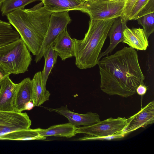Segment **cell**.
Here are the masks:
<instances>
[{"mask_svg":"<svg viewBox=\"0 0 154 154\" xmlns=\"http://www.w3.org/2000/svg\"><path fill=\"white\" fill-rule=\"evenodd\" d=\"M115 19H90L88 30L83 38H73L75 64L78 68H90L97 64L99 56Z\"/></svg>","mask_w":154,"mask_h":154,"instance_id":"3957f363","label":"cell"},{"mask_svg":"<svg viewBox=\"0 0 154 154\" xmlns=\"http://www.w3.org/2000/svg\"><path fill=\"white\" fill-rule=\"evenodd\" d=\"M41 128L32 129L30 128L14 131L0 137V140H45L46 137L40 136L39 131Z\"/></svg>","mask_w":154,"mask_h":154,"instance_id":"d6986e66","label":"cell"},{"mask_svg":"<svg viewBox=\"0 0 154 154\" xmlns=\"http://www.w3.org/2000/svg\"><path fill=\"white\" fill-rule=\"evenodd\" d=\"M137 0H127L125 5L124 15L128 20L132 9Z\"/></svg>","mask_w":154,"mask_h":154,"instance_id":"484cf974","label":"cell"},{"mask_svg":"<svg viewBox=\"0 0 154 154\" xmlns=\"http://www.w3.org/2000/svg\"><path fill=\"white\" fill-rule=\"evenodd\" d=\"M126 134L124 131L116 134L105 137H96L90 135L86 134L84 136L79 138L78 140L80 141H87L93 140H111L124 137Z\"/></svg>","mask_w":154,"mask_h":154,"instance_id":"d4e9b609","label":"cell"},{"mask_svg":"<svg viewBox=\"0 0 154 154\" xmlns=\"http://www.w3.org/2000/svg\"><path fill=\"white\" fill-rule=\"evenodd\" d=\"M154 122V101L149 103L138 112L127 119L124 131L126 134Z\"/></svg>","mask_w":154,"mask_h":154,"instance_id":"30bf717a","label":"cell"},{"mask_svg":"<svg viewBox=\"0 0 154 154\" xmlns=\"http://www.w3.org/2000/svg\"><path fill=\"white\" fill-rule=\"evenodd\" d=\"M111 1L115 2H126L127 0H110Z\"/></svg>","mask_w":154,"mask_h":154,"instance_id":"f546056e","label":"cell"},{"mask_svg":"<svg viewBox=\"0 0 154 154\" xmlns=\"http://www.w3.org/2000/svg\"><path fill=\"white\" fill-rule=\"evenodd\" d=\"M147 90V87L144 84H141L137 87L136 90V91L138 95L142 96L146 94Z\"/></svg>","mask_w":154,"mask_h":154,"instance_id":"4316f807","label":"cell"},{"mask_svg":"<svg viewBox=\"0 0 154 154\" xmlns=\"http://www.w3.org/2000/svg\"><path fill=\"white\" fill-rule=\"evenodd\" d=\"M74 41L67 29L61 32L52 45L53 50L62 60L74 57Z\"/></svg>","mask_w":154,"mask_h":154,"instance_id":"9a60e30c","label":"cell"},{"mask_svg":"<svg viewBox=\"0 0 154 154\" xmlns=\"http://www.w3.org/2000/svg\"><path fill=\"white\" fill-rule=\"evenodd\" d=\"M20 38L18 32L9 22L0 19V46L13 42Z\"/></svg>","mask_w":154,"mask_h":154,"instance_id":"7402d4cb","label":"cell"},{"mask_svg":"<svg viewBox=\"0 0 154 154\" xmlns=\"http://www.w3.org/2000/svg\"><path fill=\"white\" fill-rule=\"evenodd\" d=\"M32 80L33 83L32 102L35 106H38L49 100L51 94L43 85L41 71L36 73Z\"/></svg>","mask_w":154,"mask_h":154,"instance_id":"e0dca14e","label":"cell"},{"mask_svg":"<svg viewBox=\"0 0 154 154\" xmlns=\"http://www.w3.org/2000/svg\"><path fill=\"white\" fill-rule=\"evenodd\" d=\"M32 61L30 51L20 38L0 46V68L8 75L24 73Z\"/></svg>","mask_w":154,"mask_h":154,"instance_id":"277c9868","label":"cell"},{"mask_svg":"<svg viewBox=\"0 0 154 154\" xmlns=\"http://www.w3.org/2000/svg\"><path fill=\"white\" fill-rule=\"evenodd\" d=\"M9 76L10 75L7 74L0 68V84L4 79Z\"/></svg>","mask_w":154,"mask_h":154,"instance_id":"f1b7e54d","label":"cell"},{"mask_svg":"<svg viewBox=\"0 0 154 154\" xmlns=\"http://www.w3.org/2000/svg\"><path fill=\"white\" fill-rule=\"evenodd\" d=\"M31 123L26 112L0 111V137L14 131L29 128Z\"/></svg>","mask_w":154,"mask_h":154,"instance_id":"ba28073f","label":"cell"},{"mask_svg":"<svg viewBox=\"0 0 154 154\" xmlns=\"http://www.w3.org/2000/svg\"><path fill=\"white\" fill-rule=\"evenodd\" d=\"M154 12V0H137L133 7L128 20H137L138 18Z\"/></svg>","mask_w":154,"mask_h":154,"instance_id":"ffe728a7","label":"cell"},{"mask_svg":"<svg viewBox=\"0 0 154 154\" xmlns=\"http://www.w3.org/2000/svg\"><path fill=\"white\" fill-rule=\"evenodd\" d=\"M42 5L41 2L30 9H19L6 15L9 22L35 56L39 53L46 34L51 13Z\"/></svg>","mask_w":154,"mask_h":154,"instance_id":"7a4b0ae2","label":"cell"},{"mask_svg":"<svg viewBox=\"0 0 154 154\" xmlns=\"http://www.w3.org/2000/svg\"><path fill=\"white\" fill-rule=\"evenodd\" d=\"M98 62L100 89L109 95L127 97L136 93L145 77L136 50L124 47L113 54L104 56Z\"/></svg>","mask_w":154,"mask_h":154,"instance_id":"6da1fadb","label":"cell"},{"mask_svg":"<svg viewBox=\"0 0 154 154\" xmlns=\"http://www.w3.org/2000/svg\"><path fill=\"white\" fill-rule=\"evenodd\" d=\"M34 106V103L32 101H29L25 104L24 107V110H30L32 109Z\"/></svg>","mask_w":154,"mask_h":154,"instance_id":"83f0119b","label":"cell"},{"mask_svg":"<svg viewBox=\"0 0 154 154\" xmlns=\"http://www.w3.org/2000/svg\"><path fill=\"white\" fill-rule=\"evenodd\" d=\"M17 84L14 104V111L22 112L24 111L25 104L32 101L33 83L29 77L24 79Z\"/></svg>","mask_w":154,"mask_h":154,"instance_id":"5bb4252c","label":"cell"},{"mask_svg":"<svg viewBox=\"0 0 154 154\" xmlns=\"http://www.w3.org/2000/svg\"><path fill=\"white\" fill-rule=\"evenodd\" d=\"M143 29H130L127 26L123 32L122 42L125 43L135 49L146 50L149 46V42Z\"/></svg>","mask_w":154,"mask_h":154,"instance_id":"4fadbf2b","label":"cell"},{"mask_svg":"<svg viewBox=\"0 0 154 154\" xmlns=\"http://www.w3.org/2000/svg\"><path fill=\"white\" fill-rule=\"evenodd\" d=\"M58 56L56 52L53 49L52 45L43 54L45 64L43 69L41 72V75L43 84L45 87L49 75L57 62Z\"/></svg>","mask_w":154,"mask_h":154,"instance_id":"44dd1931","label":"cell"},{"mask_svg":"<svg viewBox=\"0 0 154 154\" xmlns=\"http://www.w3.org/2000/svg\"><path fill=\"white\" fill-rule=\"evenodd\" d=\"M38 0H6L2 2L1 11L2 16L17 9L24 8L28 4Z\"/></svg>","mask_w":154,"mask_h":154,"instance_id":"603a6c76","label":"cell"},{"mask_svg":"<svg viewBox=\"0 0 154 154\" xmlns=\"http://www.w3.org/2000/svg\"><path fill=\"white\" fill-rule=\"evenodd\" d=\"M84 1H85V2L86 1H98V0H84Z\"/></svg>","mask_w":154,"mask_h":154,"instance_id":"4dcf8cb0","label":"cell"},{"mask_svg":"<svg viewBox=\"0 0 154 154\" xmlns=\"http://www.w3.org/2000/svg\"><path fill=\"white\" fill-rule=\"evenodd\" d=\"M43 6L51 13L79 10L84 0H41Z\"/></svg>","mask_w":154,"mask_h":154,"instance_id":"2e32d148","label":"cell"},{"mask_svg":"<svg viewBox=\"0 0 154 154\" xmlns=\"http://www.w3.org/2000/svg\"><path fill=\"white\" fill-rule=\"evenodd\" d=\"M128 20L123 15L115 18L109 31L108 36L110 39L109 45L103 52H101L98 57L99 61L104 56L111 53L117 45L122 42L123 32L127 27V23Z\"/></svg>","mask_w":154,"mask_h":154,"instance_id":"8fae6325","label":"cell"},{"mask_svg":"<svg viewBox=\"0 0 154 154\" xmlns=\"http://www.w3.org/2000/svg\"><path fill=\"white\" fill-rule=\"evenodd\" d=\"M71 20L69 11L51 13L46 34L40 50L35 56V61L36 63L40 60L45 51L53 44L59 35L66 29Z\"/></svg>","mask_w":154,"mask_h":154,"instance_id":"8992f818","label":"cell"},{"mask_svg":"<svg viewBox=\"0 0 154 154\" xmlns=\"http://www.w3.org/2000/svg\"><path fill=\"white\" fill-rule=\"evenodd\" d=\"M127 123L125 117H110L92 125L78 127L76 134H84L99 137L111 136L124 131Z\"/></svg>","mask_w":154,"mask_h":154,"instance_id":"52a82bcc","label":"cell"},{"mask_svg":"<svg viewBox=\"0 0 154 154\" xmlns=\"http://www.w3.org/2000/svg\"><path fill=\"white\" fill-rule=\"evenodd\" d=\"M125 2L110 0L86 1L79 7L78 11L87 13L91 19H111L124 15Z\"/></svg>","mask_w":154,"mask_h":154,"instance_id":"5b68a950","label":"cell"},{"mask_svg":"<svg viewBox=\"0 0 154 154\" xmlns=\"http://www.w3.org/2000/svg\"><path fill=\"white\" fill-rule=\"evenodd\" d=\"M138 23L142 26L146 38L154 31V12L142 16L137 19Z\"/></svg>","mask_w":154,"mask_h":154,"instance_id":"cb8c5ba5","label":"cell"},{"mask_svg":"<svg viewBox=\"0 0 154 154\" xmlns=\"http://www.w3.org/2000/svg\"><path fill=\"white\" fill-rule=\"evenodd\" d=\"M77 128L69 123L56 125L46 129L41 128L39 134L43 137L53 136L69 138L75 135Z\"/></svg>","mask_w":154,"mask_h":154,"instance_id":"ac0fdd59","label":"cell"},{"mask_svg":"<svg viewBox=\"0 0 154 154\" xmlns=\"http://www.w3.org/2000/svg\"><path fill=\"white\" fill-rule=\"evenodd\" d=\"M45 108L50 112H57L64 116L68 119L69 123L77 127L80 125H92L101 121L99 115L97 113L91 112L84 114L75 112L69 110L67 105L55 108Z\"/></svg>","mask_w":154,"mask_h":154,"instance_id":"9c48e42d","label":"cell"},{"mask_svg":"<svg viewBox=\"0 0 154 154\" xmlns=\"http://www.w3.org/2000/svg\"><path fill=\"white\" fill-rule=\"evenodd\" d=\"M6 0H0V2H3V1H5Z\"/></svg>","mask_w":154,"mask_h":154,"instance_id":"d6a6232c","label":"cell"},{"mask_svg":"<svg viewBox=\"0 0 154 154\" xmlns=\"http://www.w3.org/2000/svg\"><path fill=\"white\" fill-rule=\"evenodd\" d=\"M17 84L14 83L9 76L7 77L0 84V111H14V101Z\"/></svg>","mask_w":154,"mask_h":154,"instance_id":"7c38bea8","label":"cell"},{"mask_svg":"<svg viewBox=\"0 0 154 154\" xmlns=\"http://www.w3.org/2000/svg\"><path fill=\"white\" fill-rule=\"evenodd\" d=\"M2 2H0V9L1 8V5H2Z\"/></svg>","mask_w":154,"mask_h":154,"instance_id":"1f68e13d","label":"cell"}]
</instances>
